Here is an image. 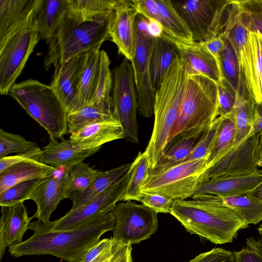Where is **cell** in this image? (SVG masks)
<instances>
[{
	"label": "cell",
	"mask_w": 262,
	"mask_h": 262,
	"mask_svg": "<svg viewBox=\"0 0 262 262\" xmlns=\"http://www.w3.org/2000/svg\"><path fill=\"white\" fill-rule=\"evenodd\" d=\"M115 220L112 212L88 226L68 230L52 231L42 222H31L29 229L34 231L29 238L9 247L10 255H51L68 262H78L86 251L97 243L106 232L113 230Z\"/></svg>",
	"instance_id": "cell-1"
},
{
	"label": "cell",
	"mask_w": 262,
	"mask_h": 262,
	"mask_svg": "<svg viewBox=\"0 0 262 262\" xmlns=\"http://www.w3.org/2000/svg\"><path fill=\"white\" fill-rule=\"evenodd\" d=\"M192 200H173L170 213L186 230L215 244L231 243L249 227L218 195L196 194Z\"/></svg>",
	"instance_id": "cell-2"
},
{
	"label": "cell",
	"mask_w": 262,
	"mask_h": 262,
	"mask_svg": "<svg viewBox=\"0 0 262 262\" xmlns=\"http://www.w3.org/2000/svg\"><path fill=\"white\" fill-rule=\"evenodd\" d=\"M217 106V84L202 75L188 72L178 116L168 143L183 139H200L218 117Z\"/></svg>",
	"instance_id": "cell-3"
},
{
	"label": "cell",
	"mask_w": 262,
	"mask_h": 262,
	"mask_svg": "<svg viewBox=\"0 0 262 262\" xmlns=\"http://www.w3.org/2000/svg\"><path fill=\"white\" fill-rule=\"evenodd\" d=\"M188 72L178 55L166 72L156 92L152 134L145 151L154 170L162 157L176 122Z\"/></svg>",
	"instance_id": "cell-4"
},
{
	"label": "cell",
	"mask_w": 262,
	"mask_h": 262,
	"mask_svg": "<svg viewBox=\"0 0 262 262\" xmlns=\"http://www.w3.org/2000/svg\"><path fill=\"white\" fill-rule=\"evenodd\" d=\"M110 16L93 22L79 23L66 17L55 35L47 42L45 69L56 68L74 57L97 48L110 40Z\"/></svg>",
	"instance_id": "cell-5"
},
{
	"label": "cell",
	"mask_w": 262,
	"mask_h": 262,
	"mask_svg": "<svg viewBox=\"0 0 262 262\" xmlns=\"http://www.w3.org/2000/svg\"><path fill=\"white\" fill-rule=\"evenodd\" d=\"M9 94L48 133L58 140L68 133L67 113L50 85L29 79L15 83Z\"/></svg>",
	"instance_id": "cell-6"
},
{
	"label": "cell",
	"mask_w": 262,
	"mask_h": 262,
	"mask_svg": "<svg viewBox=\"0 0 262 262\" xmlns=\"http://www.w3.org/2000/svg\"><path fill=\"white\" fill-rule=\"evenodd\" d=\"M207 158L190 160L149 172L142 193H158L173 200L192 197L202 174L206 170Z\"/></svg>",
	"instance_id": "cell-7"
},
{
	"label": "cell",
	"mask_w": 262,
	"mask_h": 262,
	"mask_svg": "<svg viewBox=\"0 0 262 262\" xmlns=\"http://www.w3.org/2000/svg\"><path fill=\"white\" fill-rule=\"evenodd\" d=\"M148 20L138 14L135 20V47L132 64L140 115L149 118L154 114L156 91L152 86L150 63L156 37L148 31Z\"/></svg>",
	"instance_id": "cell-8"
},
{
	"label": "cell",
	"mask_w": 262,
	"mask_h": 262,
	"mask_svg": "<svg viewBox=\"0 0 262 262\" xmlns=\"http://www.w3.org/2000/svg\"><path fill=\"white\" fill-rule=\"evenodd\" d=\"M112 112L123 127L124 138L139 142L137 93L132 63L124 58L113 72Z\"/></svg>",
	"instance_id": "cell-9"
},
{
	"label": "cell",
	"mask_w": 262,
	"mask_h": 262,
	"mask_svg": "<svg viewBox=\"0 0 262 262\" xmlns=\"http://www.w3.org/2000/svg\"><path fill=\"white\" fill-rule=\"evenodd\" d=\"M38 11L0 48V93L2 95L9 94L40 40L37 22Z\"/></svg>",
	"instance_id": "cell-10"
},
{
	"label": "cell",
	"mask_w": 262,
	"mask_h": 262,
	"mask_svg": "<svg viewBox=\"0 0 262 262\" xmlns=\"http://www.w3.org/2000/svg\"><path fill=\"white\" fill-rule=\"evenodd\" d=\"M171 2L188 26L193 41L202 43L221 34L225 9L232 0Z\"/></svg>",
	"instance_id": "cell-11"
},
{
	"label": "cell",
	"mask_w": 262,
	"mask_h": 262,
	"mask_svg": "<svg viewBox=\"0 0 262 262\" xmlns=\"http://www.w3.org/2000/svg\"><path fill=\"white\" fill-rule=\"evenodd\" d=\"M115 220L113 240L124 245L138 244L158 228V212L131 201L117 204L112 212Z\"/></svg>",
	"instance_id": "cell-12"
},
{
	"label": "cell",
	"mask_w": 262,
	"mask_h": 262,
	"mask_svg": "<svg viewBox=\"0 0 262 262\" xmlns=\"http://www.w3.org/2000/svg\"><path fill=\"white\" fill-rule=\"evenodd\" d=\"M129 170L115 185L90 202L71 209L62 217L43 226L52 231L75 229L88 226L112 212L125 192L129 180Z\"/></svg>",
	"instance_id": "cell-13"
},
{
	"label": "cell",
	"mask_w": 262,
	"mask_h": 262,
	"mask_svg": "<svg viewBox=\"0 0 262 262\" xmlns=\"http://www.w3.org/2000/svg\"><path fill=\"white\" fill-rule=\"evenodd\" d=\"M260 133L232 147L201 176L200 182L220 177H238L256 172L262 166L259 151Z\"/></svg>",
	"instance_id": "cell-14"
},
{
	"label": "cell",
	"mask_w": 262,
	"mask_h": 262,
	"mask_svg": "<svg viewBox=\"0 0 262 262\" xmlns=\"http://www.w3.org/2000/svg\"><path fill=\"white\" fill-rule=\"evenodd\" d=\"M89 51L55 68L50 85L60 100L67 114L81 107L77 90Z\"/></svg>",
	"instance_id": "cell-15"
},
{
	"label": "cell",
	"mask_w": 262,
	"mask_h": 262,
	"mask_svg": "<svg viewBox=\"0 0 262 262\" xmlns=\"http://www.w3.org/2000/svg\"><path fill=\"white\" fill-rule=\"evenodd\" d=\"M138 14L131 1L117 0L114 10L110 35L118 52L131 61L135 47V20Z\"/></svg>",
	"instance_id": "cell-16"
},
{
	"label": "cell",
	"mask_w": 262,
	"mask_h": 262,
	"mask_svg": "<svg viewBox=\"0 0 262 262\" xmlns=\"http://www.w3.org/2000/svg\"><path fill=\"white\" fill-rule=\"evenodd\" d=\"M68 175L69 169L65 168L61 174L56 176L55 173L38 184L29 198L37 206L33 219L36 218L45 224L50 221V216L59 203L67 199Z\"/></svg>",
	"instance_id": "cell-17"
},
{
	"label": "cell",
	"mask_w": 262,
	"mask_h": 262,
	"mask_svg": "<svg viewBox=\"0 0 262 262\" xmlns=\"http://www.w3.org/2000/svg\"><path fill=\"white\" fill-rule=\"evenodd\" d=\"M44 0H0V48L38 11Z\"/></svg>",
	"instance_id": "cell-18"
},
{
	"label": "cell",
	"mask_w": 262,
	"mask_h": 262,
	"mask_svg": "<svg viewBox=\"0 0 262 262\" xmlns=\"http://www.w3.org/2000/svg\"><path fill=\"white\" fill-rule=\"evenodd\" d=\"M247 88L255 103H262V35L249 32L239 58Z\"/></svg>",
	"instance_id": "cell-19"
},
{
	"label": "cell",
	"mask_w": 262,
	"mask_h": 262,
	"mask_svg": "<svg viewBox=\"0 0 262 262\" xmlns=\"http://www.w3.org/2000/svg\"><path fill=\"white\" fill-rule=\"evenodd\" d=\"M173 39L179 55L188 73L202 75L217 84L222 85V78L218 61L202 43Z\"/></svg>",
	"instance_id": "cell-20"
},
{
	"label": "cell",
	"mask_w": 262,
	"mask_h": 262,
	"mask_svg": "<svg viewBox=\"0 0 262 262\" xmlns=\"http://www.w3.org/2000/svg\"><path fill=\"white\" fill-rule=\"evenodd\" d=\"M32 216L29 217L24 203L12 206H1L0 220V260H2L6 248L22 242Z\"/></svg>",
	"instance_id": "cell-21"
},
{
	"label": "cell",
	"mask_w": 262,
	"mask_h": 262,
	"mask_svg": "<svg viewBox=\"0 0 262 262\" xmlns=\"http://www.w3.org/2000/svg\"><path fill=\"white\" fill-rule=\"evenodd\" d=\"M262 181V171L246 176L220 177L200 182L194 194H206L221 196L248 193Z\"/></svg>",
	"instance_id": "cell-22"
},
{
	"label": "cell",
	"mask_w": 262,
	"mask_h": 262,
	"mask_svg": "<svg viewBox=\"0 0 262 262\" xmlns=\"http://www.w3.org/2000/svg\"><path fill=\"white\" fill-rule=\"evenodd\" d=\"M124 138L122 126L117 120L91 124L71 134L72 144L81 149L100 147L103 144Z\"/></svg>",
	"instance_id": "cell-23"
},
{
	"label": "cell",
	"mask_w": 262,
	"mask_h": 262,
	"mask_svg": "<svg viewBox=\"0 0 262 262\" xmlns=\"http://www.w3.org/2000/svg\"><path fill=\"white\" fill-rule=\"evenodd\" d=\"M100 147L81 149L72 144L70 139H61L59 142L50 139L43 147V154L38 161L56 168L70 169L76 164L97 152Z\"/></svg>",
	"instance_id": "cell-24"
},
{
	"label": "cell",
	"mask_w": 262,
	"mask_h": 262,
	"mask_svg": "<svg viewBox=\"0 0 262 262\" xmlns=\"http://www.w3.org/2000/svg\"><path fill=\"white\" fill-rule=\"evenodd\" d=\"M221 34L224 39L225 47L217 60L222 78V85L233 90L237 96L246 99L253 98L247 90L237 56L229 40Z\"/></svg>",
	"instance_id": "cell-25"
},
{
	"label": "cell",
	"mask_w": 262,
	"mask_h": 262,
	"mask_svg": "<svg viewBox=\"0 0 262 262\" xmlns=\"http://www.w3.org/2000/svg\"><path fill=\"white\" fill-rule=\"evenodd\" d=\"M57 168L38 160L23 162L0 172V194L20 182L46 178L54 174Z\"/></svg>",
	"instance_id": "cell-26"
},
{
	"label": "cell",
	"mask_w": 262,
	"mask_h": 262,
	"mask_svg": "<svg viewBox=\"0 0 262 262\" xmlns=\"http://www.w3.org/2000/svg\"><path fill=\"white\" fill-rule=\"evenodd\" d=\"M179 55L173 38L164 33L156 38L150 59V72L152 86L156 92L168 68Z\"/></svg>",
	"instance_id": "cell-27"
},
{
	"label": "cell",
	"mask_w": 262,
	"mask_h": 262,
	"mask_svg": "<svg viewBox=\"0 0 262 262\" xmlns=\"http://www.w3.org/2000/svg\"><path fill=\"white\" fill-rule=\"evenodd\" d=\"M132 163H127L105 171H101L86 189L70 194L67 199L75 209L96 199L108 188L117 183L128 171Z\"/></svg>",
	"instance_id": "cell-28"
},
{
	"label": "cell",
	"mask_w": 262,
	"mask_h": 262,
	"mask_svg": "<svg viewBox=\"0 0 262 262\" xmlns=\"http://www.w3.org/2000/svg\"><path fill=\"white\" fill-rule=\"evenodd\" d=\"M67 12V0H44L37 15L39 38L50 40L61 26Z\"/></svg>",
	"instance_id": "cell-29"
},
{
	"label": "cell",
	"mask_w": 262,
	"mask_h": 262,
	"mask_svg": "<svg viewBox=\"0 0 262 262\" xmlns=\"http://www.w3.org/2000/svg\"><path fill=\"white\" fill-rule=\"evenodd\" d=\"M117 0H67V17L79 23L93 22L108 17Z\"/></svg>",
	"instance_id": "cell-30"
},
{
	"label": "cell",
	"mask_w": 262,
	"mask_h": 262,
	"mask_svg": "<svg viewBox=\"0 0 262 262\" xmlns=\"http://www.w3.org/2000/svg\"><path fill=\"white\" fill-rule=\"evenodd\" d=\"M155 1L164 33L180 41H193L188 26L173 6L171 1Z\"/></svg>",
	"instance_id": "cell-31"
},
{
	"label": "cell",
	"mask_w": 262,
	"mask_h": 262,
	"mask_svg": "<svg viewBox=\"0 0 262 262\" xmlns=\"http://www.w3.org/2000/svg\"><path fill=\"white\" fill-rule=\"evenodd\" d=\"M100 48L89 51L77 90L81 107L92 104L98 79L100 67Z\"/></svg>",
	"instance_id": "cell-32"
},
{
	"label": "cell",
	"mask_w": 262,
	"mask_h": 262,
	"mask_svg": "<svg viewBox=\"0 0 262 262\" xmlns=\"http://www.w3.org/2000/svg\"><path fill=\"white\" fill-rule=\"evenodd\" d=\"M249 31L239 18L235 1L226 8L221 33L229 40L239 58L248 38Z\"/></svg>",
	"instance_id": "cell-33"
},
{
	"label": "cell",
	"mask_w": 262,
	"mask_h": 262,
	"mask_svg": "<svg viewBox=\"0 0 262 262\" xmlns=\"http://www.w3.org/2000/svg\"><path fill=\"white\" fill-rule=\"evenodd\" d=\"M150 172L149 161L146 152H139L129 169V180L122 201L140 202L142 195V187Z\"/></svg>",
	"instance_id": "cell-34"
},
{
	"label": "cell",
	"mask_w": 262,
	"mask_h": 262,
	"mask_svg": "<svg viewBox=\"0 0 262 262\" xmlns=\"http://www.w3.org/2000/svg\"><path fill=\"white\" fill-rule=\"evenodd\" d=\"M223 202L245 222L256 225L262 221V201L247 193L221 196Z\"/></svg>",
	"instance_id": "cell-35"
},
{
	"label": "cell",
	"mask_w": 262,
	"mask_h": 262,
	"mask_svg": "<svg viewBox=\"0 0 262 262\" xmlns=\"http://www.w3.org/2000/svg\"><path fill=\"white\" fill-rule=\"evenodd\" d=\"M110 63L106 52L100 51L99 73L92 104L104 111L112 113L111 92L113 79Z\"/></svg>",
	"instance_id": "cell-36"
},
{
	"label": "cell",
	"mask_w": 262,
	"mask_h": 262,
	"mask_svg": "<svg viewBox=\"0 0 262 262\" xmlns=\"http://www.w3.org/2000/svg\"><path fill=\"white\" fill-rule=\"evenodd\" d=\"M235 134V123L232 113L222 116L212 147L207 158L206 170L232 148Z\"/></svg>",
	"instance_id": "cell-37"
},
{
	"label": "cell",
	"mask_w": 262,
	"mask_h": 262,
	"mask_svg": "<svg viewBox=\"0 0 262 262\" xmlns=\"http://www.w3.org/2000/svg\"><path fill=\"white\" fill-rule=\"evenodd\" d=\"M255 102L253 98L244 99L237 96L232 111L234 116L236 134L232 147L238 146L250 135Z\"/></svg>",
	"instance_id": "cell-38"
},
{
	"label": "cell",
	"mask_w": 262,
	"mask_h": 262,
	"mask_svg": "<svg viewBox=\"0 0 262 262\" xmlns=\"http://www.w3.org/2000/svg\"><path fill=\"white\" fill-rule=\"evenodd\" d=\"M116 120L108 113L93 104L84 105L67 114L68 132L71 134L95 122Z\"/></svg>",
	"instance_id": "cell-39"
},
{
	"label": "cell",
	"mask_w": 262,
	"mask_h": 262,
	"mask_svg": "<svg viewBox=\"0 0 262 262\" xmlns=\"http://www.w3.org/2000/svg\"><path fill=\"white\" fill-rule=\"evenodd\" d=\"M199 139H183L168 143L162 157L152 171L163 169L183 162L189 155Z\"/></svg>",
	"instance_id": "cell-40"
},
{
	"label": "cell",
	"mask_w": 262,
	"mask_h": 262,
	"mask_svg": "<svg viewBox=\"0 0 262 262\" xmlns=\"http://www.w3.org/2000/svg\"><path fill=\"white\" fill-rule=\"evenodd\" d=\"M101 172L83 161L71 167L69 169L67 199L70 194L82 191L88 188Z\"/></svg>",
	"instance_id": "cell-41"
},
{
	"label": "cell",
	"mask_w": 262,
	"mask_h": 262,
	"mask_svg": "<svg viewBox=\"0 0 262 262\" xmlns=\"http://www.w3.org/2000/svg\"><path fill=\"white\" fill-rule=\"evenodd\" d=\"M241 21L249 32L262 35V0H236Z\"/></svg>",
	"instance_id": "cell-42"
},
{
	"label": "cell",
	"mask_w": 262,
	"mask_h": 262,
	"mask_svg": "<svg viewBox=\"0 0 262 262\" xmlns=\"http://www.w3.org/2000/svg\"><path fill=\"white\" fill-rule=\"evenodd\" d=\"M45 178L24 181L9 188L0 194V206H12L29 200L36 186Z\"/></svg>",
	"instance_id": "cell-43"
},
{
	"label": "cell",
	"mask_w": 262,
	"mask_h": 262,
	"mask_svg": "<svg viewBox=\"0 0 262 262\" xmlns=\"http://www.w3.org/2000/svg\"><path fill=\"white\" fill-rule=\"evenodd\" d=\"M38 146L24 137L0 129V159L12 153L27 151Z\"/></svg>",
	"instance_id": "cell-44"
},
{
	"label": "cell",
	"mask_w": 262,
	"mask_h": 262,
	"mask_svg": "<svg viewBox=\"0 0 262 262\" xmlns=\"http://www.w3.org/2000/svg\"><path fill=\"white\" fill-rule=\"evenodd\" d=\"M222 119V116H219L215 119L209 128L199 139L189 155L183 162L208 158Z\"/></svg>",
	"instance_id": "cell-45"
},
{
	"label": "cell",
	"mask_w": 262,
	"mask_h": 262,
	"mask_svg": "<svg viewBox=\"0 0 262 262\" xmlns=\"http://www.w3.org/2000/svg\"><path fill=\"white\" fill-rule=\"evenodd\" d=\"M235 262H262V242L250 237L239 251L233 252Z\"/></svg>",
	"instance_id": "cell-46"
},
{
	"label": "cell",
	"mask_w": 262,
	"mask_h": 262,
	"mask_svg": "<svg viewBox=\"0 0 262 262\" xmlns=\"http://www.w3.org/2000/svg\"><path fill=\"white\" fill-rule=\"evenodd\" d=\"M140 201L142 204L158 213H169L173 200L158 193H143Z\"/></svg>",
	"instance_id": "cell-47"
},
{
	"label": "cell",
	"mask_w": 262,
	"mask_h": 262,
	"mask_svg": "<svg viewBox=\"0 0 262 262\" xmlns=\"http://www.w3.org/2000/svg\"><path fill=\"white\" fill-rule=\"evenodd\" d=\"M43 154V150L38 146L17 155L9 156L0 159V172L13 165L25 161L38 160Z\"/></svg>",
	"instance_id": "cell-48"
},
{
	"label": "cell",
	"mask_w": 262,
	"mask_h": 262,
	"mask_svg": "<svg viewBox=\"0 0 262 262\" xmlns=\"http://www.w3.org/2000/svg\"><path fill=\"white\" fill-rule=\"evenodd\" d=\"M219 116H226L232 113L237 96L222 85L217 84Z\"/></svg>",
	"instance_id": "cell-49"
},
{
	"label": "cell",
	"mask_w": 262,
	"mask_h": 262,
	"mask_svg": "<svg viewBox=\"0 0 262 262\" xmlns=\"http://www.w3.org/2000/svg\"><path fill=\"white\" fill-rule=\"evenodd\" d=\"M189 262H235L233 252L221 248L201 253Z\"/></svg>",
	"instance_id": "cell-50"
},
{
	"label": "cell",
	"mask_w": 262,
	"mask_h": 262,
	"mask_svg": "<svg viewBox=\"0 0 262 262\" xmlns=\"http://www.w3.org/2000/svg\"><path fill=\"white\" fill-rule=\"evenodd\" d=\"M126 245L114 241L108 248L91 262H118Z\"/></svg>",
	"instance_id": "cell-51"
},
{
	"label": "cell",
	"mask_w": 262,
	"mask_h": 262,
	"mask_svg": "<svg viewBox=\"0 0 262 262\" xmlns=\"http://www.w3.org/2000/svg\"><path fill=\"white\" fill-rule=\"evenodd\" d=\"M112 237L99 240L95 245L91 247L78 262H91L104 250L108 248L113 243Z\"/></svg>",
	"instance_id": "cell-52"
},
{
	"label": "cell",
	"mask_w": 262,
	"mask_h": 262,
	"mask_svg": "<svg viewBox=\"0 0 262 262\" xmlns=\"http://www.w3.org/2000/svg\"><path fill=\"white\" fill-rule=\"evenodd\" d=\"M202 43L216 59L225 47L224 39L221 34L205 42Z\"/></svg>",
	"instance_id": "cell-53"
},
{
	"label": "cell",
	"mask_w": 262,
	"mask_h": 262,
	"mask_svg": "<svg viewBox=\"0 0 262 262\" xmlns=\"http://www.w3.org/2000/svg\"><path fill=\"white\" fill-rule=\"evenodd\" d=\"M262 132V103H255L252 121V131L249 136Z\"/></svg>",
	"instance_id": "cell-54"
},
{
	"label": "cell",
	"mask_w": 262,
	"mask_h": 262,
	"mask_svg": "<svg viewBox=\"0 0 262 262\" xmlns=\"http://www.w3.org/2000/svg\"><path fill=\"white\" fill-rule=\"evenodd\" d=\"M132 251V245H126L118 262H133Z\"/></svg>",
	"instance_id": "cell-55"
},
{
	"label": "cell",
	"mask_w": 262,
	"mask_h": 262,
	"mask_svg": "<svg viewBox=\"0 0 262 262\" xmlns=\"http://www.w3.org/2000/svg\"><path fill=\"white\" fill-rule=\"evenodd\" d=\"M248 193L262 201V181Z\"/></svg>",
	"instance_id": "cell-56"
},
{
	"label": "cell",
	"mask_w": 262,
	"mask_h": 262,
	"mask_svg": "<svg viewBox=\"0 0 262 262\" xmlns=\"http://www.w3.org/2000/svg\"><path fill=\"white\" fill-rule=\"evenodd\" d=\"M259 151L261 161L262 162V132L260 133L259 141Z\"/></svg>",
	"instance_id": "cell-57"
},
{
	"label": "cell",
	"mask_w": 262,
	"mask_h": 262,
	"mask_svg": "<svg viewBox=\"0 0 262 262\" xmlns=\"http://www.w3.org/2000/svg\"><path fill=\"white\" fill-rule=\"evenodd\" d=\"M257 230L260 235H262V224L257 228Z\"/></svg>",
	"instance_id": "cell-58"
},
{
	"label": "cell",
	"mask_w": 262,
	"mask_h": 262,
	"mask_svg": "<svg viewBox=\"0 0 262 262\" xmlns=\"http://www.w3.org/2000/svg\"><path fill=\"white\" fill-rule=\"evenodd\" d=\"M259 239L261 241V242H262V237L260 238H259Z\"/></svg>",
	"instance_id": "cell-59"
}]
</instances>
